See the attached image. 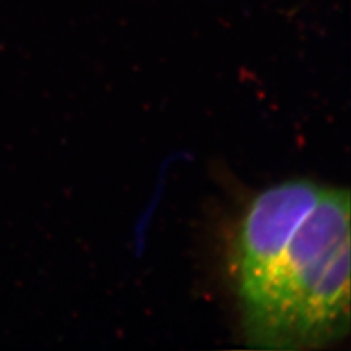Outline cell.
Listing matches in <instances>:
<instances>
[{
  "mask_svg": "<svg viewBox=\"0 0 351 351\" xmlns=\"http://www.w3.org/2000/svg\"><path fill=\"white\" fill-rule=\"evenodd\" d=\"M247 346L315 350L350 331V192L324 188L289 243L237 295Z\"/></svg>",
  "mask_w": 351,
  "mask_h": 351,
  "instance_id": "6da1fadb",
  "label": "cell"
},
{
  "mask_svg": "<svg viewBox=\"0 0 351 351\" xmlns=\"http://www.w3.org/2000/svg\"><path fill=\"white\" fill-rule=\"evenodd\" d=\"M324 186L290 179L263 189L249 204L234 234L230 271L236 294L245 293L289 243L319 199Z\"/></svg>",
  "mask_w": 351,
  "mask_h": 351,
  "instance_id": "7a4b0ae2",
  "label": "cell"
}]
</instances>
